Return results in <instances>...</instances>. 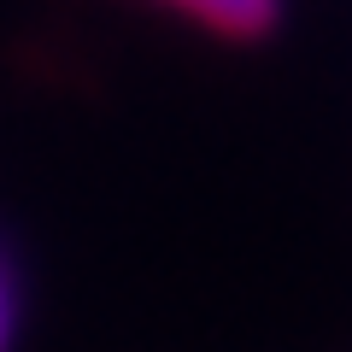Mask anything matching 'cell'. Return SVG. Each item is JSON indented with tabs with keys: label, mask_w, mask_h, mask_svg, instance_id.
Here are the masks:
<instances>
[{
	"label": "cell",
	"mask_w": 352,
	"mask_h": 352,
	"mask_svg": "<svg viewBox=\"0 0 352 352\" xmlns=\"http://www.w3.org/2000/svg\"><path fill=\"white\" fill-rule=\"evenodd\" d=\"M12 329H18V294H12V270L0 258V352H12Z\"/></svg>",
	"instance_id": "2"
},
{
	"label": "cell",
	"mask_w": 352,
	"mask_h": 352,
	"mask_svg": "<svg viewBox=\"0 0 352 352\" xmlns=\"http://www.w3.org/2000/svg\"><path fill=\"white\" fill-rule=\"evenodd\" d=\"M153 6L188 18L206 36H223V41H264L282 24V0H153Z\"/></svg>",
	"instance_id": "1"
}]
</instances>
